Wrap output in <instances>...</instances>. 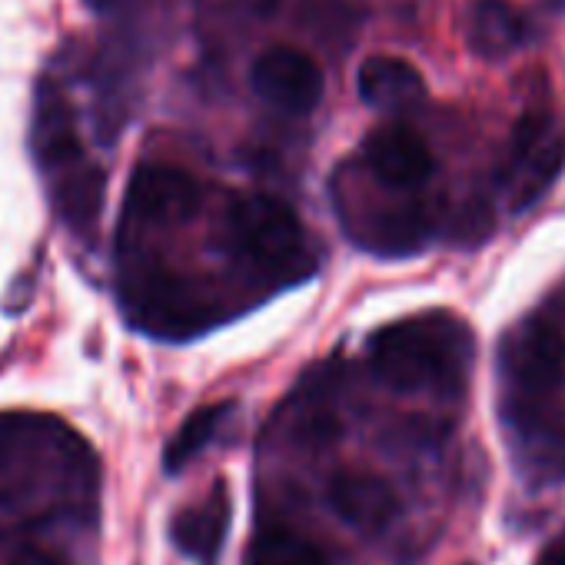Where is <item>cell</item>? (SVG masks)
Here are the masks:
<instances>
[{"label": "cell", "mask_w": 565, "mask_h": 565, "mask_svg": "<svg viewBox=\"0 0 565 565\" xmlns=\"http://www.w3.org/2000/svg\"><path fill=\"white\" fill-rule=\"evenodd\" d=\"M100 459L81 433L41 413H0V539L90 532Z\"/></svg>", "instance_id": "obj_1"}, {"label": "cell", "mask_w": 565, "mask_h": 565, "mask_svg": "<svg viewBox=\"0 0 565 565\" xmlns=\"http://www.w3.org/2000/svg\"><path fill=\"white\" fill-rule=\"evenodd\" d=\"M370 363L396 393L456 396L472 366V333L452 313H419L373 333Z\"/></svg>", "instance_id": "obj_2"}, {"label": "cell", "mask_w": 565, "mask_h": 565, "mask_svg": "<svg viewBox=\"0 0 565 565\" xmlns=\"http://www.w3.org/2000/svg\"><path fill=\"white\" fill-rule=\"evenodd\" d=\"M31 147L47 183L51 203L57 216L77 236H90L100 210H104V170L87 157L84 140L77 134L74 107L61 94V87L44 77L34 97V120H31Z\"/></svg>", "instance_id": "obj_3"}, {"label": "cell", "mask_w": 565, "mask_h": 565, "mask_svg": "<svg viewBox=\"0 0 565 565\" xmlns=\"http://www.w3.org/2000/svg\"><path fill=\"white\" fill-rule=\"evenodd\" d=\"M223 246L243 266L276 282H294L317 263L300 216L273 196L233 200L223 220Z\"/></svg>", "instance_id": "obj_4"}, {"label": "cell", "mask_w": 565, "mask_h": 565, "mask_svg": "<svg viewBox=\"0 0 565 565\" xmlns=\"http://www.w3.org/2000/svg\"><path fill=\"white\" fill-rule=\"evenodd\" d=\"M499 373L505 386V419L552 413V396L565 383L562 327L542 313L512 327L499 350Z\"/></svg>", "instance_id": "obj_5"}, {"label": "cell", "mask_w": 565, "mask_h": 565, "mask_svg": "<svg viewBox=\"0 0 565 565\" xmlns=\"http://www.w3.org/2000/svg\"><path fill=\"white\" fill-rule=\"evenodd\" d=\"M120 297L130 323L163 340L196 337L220 320V310H213L210 297L193 279H183L160 266L127 259Z\"/></svg>", "instance_id": "obj_6"}, {"label": "cell", "mask_w": 565, "mask_h": 565, "mask_svg": "<svg viewBox=\"0 0 565 565\" xmlns=\"http://www.w3.org/2000/svg\"><path fill=\"white\" fill-rule=\"evenodd\" d=\"M200 206V183L167 163H143L134 170L124 203L120 239H130L147 230H167L186 223Z\"/></svg>", "instance_id": "obj_7"}, {"label": "cell", "mask_w": 565, "mask_h": 565, "mask_svg": "<svg viewBox=\"0 0 565 565\" xmlns=\"http://www.w3.org/2000/svg\"><path fill=\"white\" fill-rule=\"evenodd\" d=\"M565 170V127L548 114H529L515 134L505 160V193L512 210L532 206Z\"/></svg>", "instance_id": "obj_8"}, {"label": "cell", "mask_w": 565, "mask_h": 565, "mask_svg": "<svg viewBox=\"0 0 565 565\" xmlns=\"http://www.w3.org/2000/svg\"><path fill=\"white\" fill-rule=\"evenodd\" d=\"M249 84L263 104L282 114H310L323 97V74L317 61L287 44H276L253 61Z\"/></svg>", "instance_id": "obj_9"}, {"label": "cell", "mask_w": 565, "mask_h": 565, "mask_svg": "<svg viewBox=\"0 0 565 565\" xmlns=\"http://www.w3.org/2000/svg\"><path fill=\"white\" fill-rule=\"evenodd\" d=\"M233 522V502L226 482H216L203 502L186 505L170 522V542L196 565H216Z\"/></svg>", "instance_id": "obj_10"}, {"label": "cell", "mask_w": 565, "mask_h": 565, "mask_svg": "<svg viewBox=\"0 0 565 565\" xmlns=\"http://www.w3.org/2000/svg\"><path fill=\"white\" fill-rule=\"evenodd\" d=\"M366 160L370 170L396 190H413L419 183H426L436 170L433 163V150L426 147V140L403 124H390L370 134L366 140Z\"/></svg>", "instance_id": "obj_11"}, {"label": "cell", "mask_w": 565, "mask_h": 565, "mask_svg": "<svg viewBox=\"0 0 565 565\" xmlns=\"http://www.w3.org/2000/svg\"><path fill=\"white\" fill-rule=\"evenodd\" d=\"M327 499H330V509L347 525H353L356 532H366V535L386 532L393 525L396 512H399L396 489L386 479L370 476V472H340V476H333V482L327 489Z\"/></svg>", "instance_id": "obj_12"}, {"label": "cell", "mask_w": 565, "mask_h": 565, "mask_svg": "<svg viewBox=\"0 0 565 565\" xmlns=\"http://www.w3.org/2000/svg\"><path fill=\"white\" fill-rule=\"evenodd\" d=\"M466 41L479 57H505L519 51L529 38L525 14L512 0H469L462 18Z\"/></svg>", "instance_id": "obj_13"}, {"label": "cell", "mask_w": 565, "mask_h": 565, "mask_svg": "<svg viewBox=\"0 0 565 565\" xmlns=\"http://www.w3.org/2000/svg\"><path fill=\"white\" fill-rule=\"evenodd\" d=\"M356 87L373 110H386V114L413 110L426 97L423 74L403 57H370L356 74Z\"/></svg>", "instance_id": "obj_14"}, {"label": "cell", "mask_w": 565, "mask_h": 565, "mask_svg": "<svg viewBox=\"0 0 565 565\" xmlns=\"http://www.w3.org/2000/svg\"><path fill=\"white\" fill-rule=\"evenodd\" d=\"M230 419H233V403H213V406L190 413L186 423L173 433V439L163 449V469L170 476L183 472L203 449H210L220 439Z\"/></svg>", "instance_id": "obj_15"}, {"label": "cell", "mask_w": 565, "mask_h": 565, "mask_svg": "<svg viewBox=\"0 0 565 565\" xmlns=\"http://www.w3.org/2000/svg\"><path fill=\"white\" fill-rule=\"evenodd\" d=\"M337 433H340V416H337L330 380H317L303 386L294 399L290 436L303 446H327Z\"/></svg>", "instance_id": "obj_16"}, {"label": "cell", "mask_w": 565, "mask_h": 565, "mask_svg": "<svg viewBox=\"0 0 565 565\" xmlns=\"http://www.w3.org/2000/svg\"><path fill=\"white\" fill-rule=\"evenodd\" d=\"M246 565H330L320 542L290 525H263L249 545Z\"/></svg>", "instance_id": "obj_17"}, {"label": "cell", "mask_w": 565, "mask_h": 565, "mask_svg": "<svg viewBox=\"0 0 565 565\" xmlns=\"http://www.w3.org/2000/svg\"><path fill=\"white\" fill-rule=\"evenodd\" d=\"M0 565H77L64 535H8L0 539Z\"/></svg>", "instance_id": "obj_18"}, {"label": "cell", "mask_w": 565, "mask_h": 565, "mask_svg": "<svg viewBox=\"0 0 565 565\" xmlns=\"http://www.w3.org/2000/svg\"><path fill=\"white\" fill-rule=\"evenodd\" d=\"M236 4H243L249 14H256V18H269L276 8H279V0H236Z\"/></svg>", "instance_id": "obj_19"}, {"label": "cell", "mask_w": 565, "mask_h": 565, "mask_svg": "<svg viewBox=\"0 0 565 565\" xmlns=\"http://www.w3.org/2000/svg\"><path fill=\"white\" fill-rule=\"evenodd\" d=\"M539 565H565V539H562V542H555V545L539 558Z\"/></svg>", "instance_id": "obj_20"}, {"label": "cell", "mask_w": 565, "mask_h": 565, "mask_svg": "<svg viewBox=\"0 0 565 565\" xmlns=\"http://www.w3.org/2000/svg\"><path fill=\"white\" fill-rule=\"evenodd\" d=\"M90 8H97V11H107V8H114V4H120V0H87Z\"/></svg>", "instance_id": "obj_21"}]
</instances>
